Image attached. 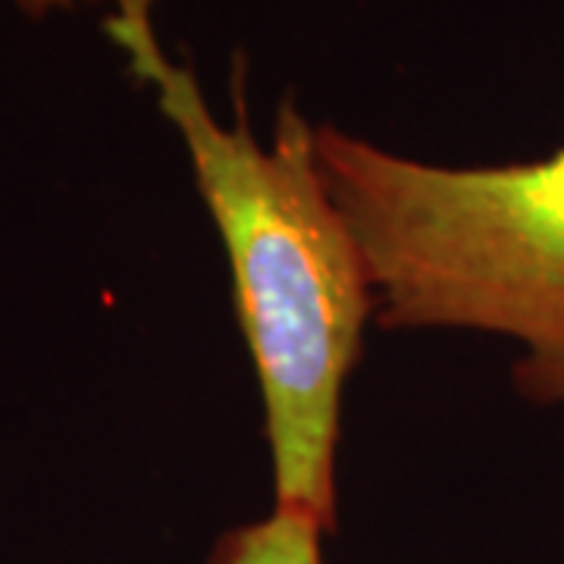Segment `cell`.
Returning <instances> with one entry per match:
<instances>
[{
	"instance_id": "6da1fadb",
	"label": "cell",
	"mask_w": 564,
	"mask_h": 564,
	"mask_svg": "<svg viewBox=\"0 0 564 564\" xmlns=\"http://www.w3.org/2000/svg\"><path fill=\"white\" fill-rule=\"evenodd\" d=\"M154 10L158 0H117L107 35L176 129L220 229L263 392L276 508L333 527L343 389L373 314L361 251L323 185L302 110L282 104L273 144H261L236 69V122L217 120L198 76L166 54Z\"/></svg>"
},
{
	"instance_id": "3957f363",
	"label": "cell",
	"mask_w": 564,
	"mask_h": 564,
	"mask_svg": "<svg viewBox=\"0 0 564 564\" xmlns=\"http://www.w3.org/2000/svg\"><path fill=\"white\" fill-rule=\"evenodd\" d=\"M326 530L314 514L273 508L270 518L223 533L210 564H326L321 549Z\"/></svg>"
},
{
	"instance_id": "7a4b0ae2",
	"label": "cell",
	"mask_w": 564,
	"mask_h": 564,
	"mask_svg": "<svg viewBox=\"0 0 564 564\" xmlns=\"http://www.w3.org/2000/svg\"><path fill=\"white\" fill-rule=\"evenodd\" d=\"M323 185L386 329H477L524 348L514 386L564 404V144L540 161L440 166L314 126Z\"/></svg>"
},
{
	"instance_id": "277c9868",
	"label": "cell",
	"mask_w": 564,
	"mask_h": 564,
	"mask_svg": "<svg viewBox=\"0 0 564 564\" xmlns=\"http://www.w3.org/2000/svg\"><path fill=\"white\" fill-rule=\"evenodd\" d=\"M117 0H13V7L29 20H51L61 13H76L82 7H113Z\"/></svg>"
}]
</instances>
